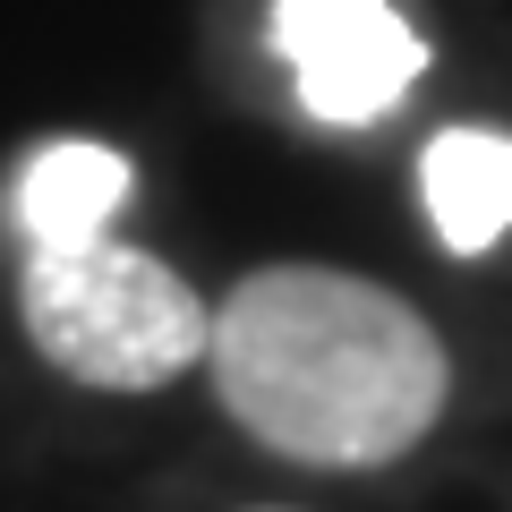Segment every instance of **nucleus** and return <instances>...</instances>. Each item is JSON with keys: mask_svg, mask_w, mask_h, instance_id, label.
<instances>
[{"mask_svg": "<svg viewBox=\"0 0 512 512\" xmlns=\"http://www.w3.org/2000/svg\"><path fill=\"white\" fill-rule=\"evenodd\" d=\"M214 402L265 453L384 470L453 402V350L402 291L350 265H256L205 333Z\"/></svg>", "mask_w": 512, "mask_h": 512, "instance_id": "1", "label": "nucleus"}, {"mask_svg": "<svg viewBox=\"0 0 512 512\" xmlns=\"http://www.w3.org/2000/svg\"><path fill=\"white\" fill-rule=\"evenodd\" d=\"M18 316L26 342L60 367V376L94 384V393H154V384L188 376L205 359L214 308L171 274L163 256L120 248V239H35L18 274Z\"/></svg>", "mask_w": 512, "mask_h": 512, "instance_id": "2", "label": "nucleus"}, {"mask_svg": "<svg viewBox=\"0 0 512 512\" xmlns=\"http://www.w3.org/2000/svg\"><path fill=\"white\" fill-rule=\"evenodd\" d=\"M274 52L299 111L325 128H367L427 77V35L393 0H274Z\"/></svg>", "mask_w": 512, "mask_h": 512, "instance_id": "3", "label": "nucleus"}, {"mask_svg": "<svg viewBox=\"0 0 512 512\" xmlns=\"http://www.w3.org/2000/svg\"><path fill=\"white\" fill-rule=\"evenodd\" d=\"M419 205L453 256H487L512 231V137L504 128H436L419 154Z\"/></svg>", "mask_w": 512, "mask_h": 512, "instance_id": "4", "label": "nucleus"}, {"mask_svg": "<svg viewBox=\"0 0 512 512\" xmlns=\"http://www.w3.org/2000/svg\"><path fill=\"white\" fill-rule=\"evenodd\" d=\"M120 205H128V154L86 146V137L43 146L35 163H26V180H18L26 239H94Z\"/></svg>", "mask_w": 512, "mask_h": 512, "instance_id": "5", "label": "nucleus"}, {"mask_svg": "<svg viewBox=\"0 0 512 512\" xmlns=\"http://www.w3.org/2000/svg\"><path fill=\"white\" fill-rule=\"evenodd\" d=\"M265 512H282V504H265Z\"/></svg>", "mask_w": 512, "mask_h": 512, "instance_id": "6", "label": "nucleus"}]
</instances>
